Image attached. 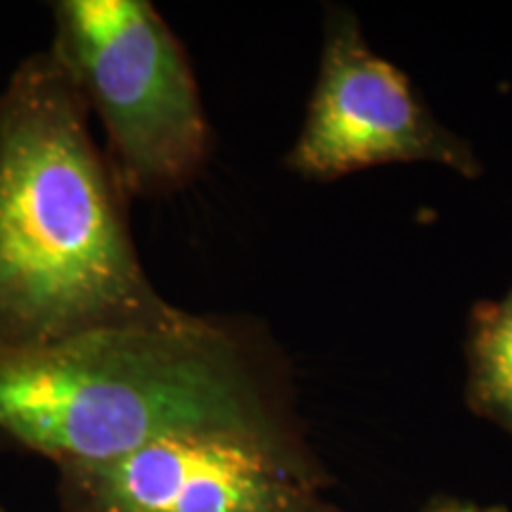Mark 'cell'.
Instances as JSON below:
<instances>
[{"mask_svg": "<svg viewBox=\"0 0 512 512\" xmlns=\"http://www.w3.org/2000/svg\"><path fill=\"white\" fill-rule=\"evenodd\" d=\"M413 162L446 166L470 181L484 171L472 145L427 110L411 79L368 46L354 12L328 10L316 88L285 166L328 183Z\"/></svg>", "mask_w": 512, "mask_h": 512, "instance_id": "cell-5", "label": "cell"}, {"mask_svg": "<svg viewBox=\"0 0 512 512\" xmlns=\"http://www.w3.org/2000/svg\"><path fill=\"white\" fill-rule=\"evenodd\" d=\"M304 437L195 434L57 467L64 512H335Z\"/></svg>", "mask_w": 512, "mask_h": 512, "instance_id": "cell-4", "label": "cell"}, {"mask_svg": "<svg viewBox=\"0 0 512 512\" xmlns=\"http://www.w3.org/2000/svg\"><path fill=\"white\" fill-rule=\"evenodd\" d=\"M0 512H5V510H3V508H0Z\"/></svg>", "mask_w": 512, "mask_h": 512, "instance_id": "cell-9", "label": "cell"}, {"mask_svg": "<svg viewBox=\"0 0 512 512\" xmlns=\"http://www.w3.org/2000/svg\"><path fill=\"white\" fill-rule=\"evenodd\" d=\"M335 512H344V510H339V508H337V510H335Z\"/></svg>", "mask_w": 512, "mask_h": 512, "instance_id": "cell-8", "label": "cell"}, {"mask_svg": "<svg viewBox=\"0 0 512 512\" xmlns=\"http://www.w3.org/2000/svg\"><path fill=\"white\" fill-rule=\"evenodd\" d=\"M0 432L55 467L195 434H306L290 368L266 332L185 309L0 356Z\"/></svg>", "mask_w": 512, "mask_h": 512, "instance_id": "cell-1", "label": "cell"}, {"mask_svg": "<svg viewBox=\"0 0 512 512\" xmlns=\"http://www.w3.org/2000/svg\"><path fill=\"white\" fill-rule=\"evenodd\" d=\"M465 361L467 408L512 439V287L472 309Z\"/></svg>", "mask_w": 512, "mask_h": 512, "instance_id": "cell-6", "label": "cell"}, {"mask_svg": "<svg viewBox=\"0 0 512 512\" xmlns=\"http://www.w3.org/2000/svg\"><path fill=\"white\" fill-rule=\"evenodd\" d=\"M126 192L50 50L0 91V356L181 313L140 264Z\"/></svg>", "mask_w": 512, "mask_h": 512, "instance_id": "cell-2", "label": "cell"}, {"mask_svg": "<svg viewBox=\"0 0 512 512\" xmlns=\"http://www.w3.org/2000/svg\"><path fill=\"white\" fill-rule=\"evenodd\" d=\"M420 512H508L505 505L494 503H477V501H463V498L451 496H437L425 505Z\"/></svg>", "mask_w": 512, "mask_h": 512, "instance_id": "cell-7", "label": "cell"}, {"mask_svg": "<svg viewBox=\"0 0 512 512\" xmlns=\"http://www.w3.org/2000/svg\"><path fill=\"white\" fill-rule=\"evenodd\" d=\"M48 50L105 131L126 197L169 195L200 174L211 131L188 53L147 0H60Z\"/></svg>", "mask_w": 512, "mask_h": 512, "instance_id": "cell-3", "label": "cell"}]
</instances>
